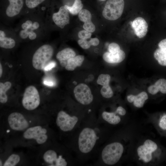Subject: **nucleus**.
I'll return each instance as SVG.
<instances>
[{"instance_id":"nucleus-29","label":"nucleus","mask_w":166,"mask_h":166,"mask_svg":"<svg viewBox=\"0 0 166 166\" xmlns=\"http://www.w3.org/2000/svg\"><path fill=\"white\" fill-rule=\"evenodd\" d=\"M158 90L163 94H166V79L160 78L154 84Z\"/></svg>"},{"instance_id":"nucleus-8","label":"nucleus","mask_w":166,"mask_h":166,"mask_svg":"<svg viewBox=\"0 0 166 166\" xmlns=\"http://www.w3.org/2000/svg\"><path fill=\"white\" fill-rule=\"evenodd\" d=\"M124 5V0H108L102 11V15L106 19L116 20L121 16Z\"/></svg>"},{"instance_id":"nucleus-11","label":"nucleus","mask_w":166,"mask_h":166,"mask_svg":"<svg viewBox=\"0 0 166 166\" xmlns=\"http://www.w3.org/2000/svg\"><path fill=\"white\" fill-rule=\"evenodd\" d=\"M47 130L41 126L38 125L27 128L24 132L23 136L26 139L35 140L38 144H42L48 139Z\"/></svg>"},{"instance_id":"nucleus-27","label":"nucleus","mask_w":166,"mask_h":166,"mask_svg":"<svg viewBox=\"0 0 166 166\" xmlns=\"http://www.w3.org/2000/svg\"><path fill=\"white\" fill-rule=\"evenodd\" d=\"M100 93L102 96L106 99L112 98L113 95V93L109 85L103 86Z\"/></svg>"},{"instance_id":"nucleus-32","label":"nucleus","mask_w":166,"mask_h":166,"mask_svg":"<svg viewBox=\"0 0 166 166\" xmlns=\"http://www.w3.org/2000/svg\"><path fill=\"white\" fill-rule=\"evenodd\" d=\"M77 43L81 47L85 49H89L92 45L90 40L89 41H88L87 39H80L78 40Z\"/></svg>"},{"instance_id":"nucleus-26","label":"nucleus","mask_w":166,"mask_h":166,"mask_svg":"<svg viewBox=\"0 0 166 166\" xmlns=\"http://www.w3.org/2000/svg\"><path fill=\"white\" fill-rule=\"evenodd\" d=\"M20 157L18 154L10 155L4 162L3 166H15L20 161Z\"/></svg>"},{"instance_id":"nucleus-40","label":"nucleus","mask_w":166,"mask_h":166,"mask_svg":"<svg viewBox=\"0 0 166 166\" xmlns=\"http://www.w3.org/2000/svg\"><path fill=\"white\" fill-rule=\"evenodd\" d=\"M2 67L1 63H0V77H1L2 74Z\"/></svg>"},{"instance_id":"nucleus-7","label":"nucleus","mask_w":166,"mask_h":166,"mask_svg":"<svg viewBox=\"0 0 166 166\" xmlns=\"http://www.w3.org/2000/svg\"><path fill=\"white\" fill-rule=\"evenodd\" d=\"M53 53L52 47L48 44L44 45L35 52L32 57V64L34 68L42 70L51 59Z\"/></svg>"},{"instance_id":"nucleus-3","label":"nucleus","mask_w":166,"mask_h":166,"mask_svg":"<svg viewBox=\"0 0 166 166\" xmlns=\"http://www.w3.org/2000/svg\"><path fill=\"white\" fill-rule=\"evenodd\" d=\"M89 113L79 109L70 112L61 110L55 115V126L60 136L68 140L72 136L85 119Z\"/></svg>"},{"instance_id":"nucleus-41","label":"nucleus","mask_w":166,"mask_h":166,"mask_svg":"<svg viewBox=\"0 0 166 166\" xmlns=\"http://www.w3.org/2000/svg\"><path fill=\"white\" fill-rule=\"evenodd\" d=\"M2 160H0V166H2Z\"/></svg>"},{"instance_id":"nucleus-36","label":"nucleus","mask_w":166,"mask_h":166,"mask_svg":"<svg viewBox=\"0 0 166 166\" xmlns=\"http://www.w3.org/2000/svg\"><path fill=\"white\" fill-rule=\"evenodd\" d=\"M33 24V23L31 21L28 20L22 24L21 27L23 30H26L31 27Z\"/></svg>"},{"instance_id":"nucleus-4","label":"nucleus","mask_w":166,"mask_h":166,"mask_svg":"<svg viewBox=\"0 0 166 166\" xmlns=\"http://www.w3.org/2000/svg\"><path fill=\"white\" fill-rule=\"evenodd\" d=\"M164 154L163 148L155 141L147 139L137 147L136 155L138 161L146 165H154L159 163Z\"/></svg>"},{"instance_id":"nucleus-14","label":"nucleus","mask_w":166,"mask_h":166,"mask_svg":"<svg viewBox=\"0 0 166 166\" xmlns=\"http://www.w3.org/2000/svg\"><path fill=\"white\" fill-rule=\"evenodd\" d=\"M135 34L139 38L144 37L148 32V25L143 18L138 17L135 18L131 24Z\"/></svg>"},{"instance_id":"nucleus-18","label":"nucleus","mask_w":166,"mask_h":166,"mask_svg":"<svg viewBox=\"0 0 166 166\" xmlns=\"http://www.w3.org/2000/svg\"><path fill=\"white\" fill-rule=\"evenodd\" d=\"M76 56V53L73 50L69 48H67L58 52L56 55V58L61 65L65 67L67 61L70 58Z\"/></svg>"},{"instance_id":"nucleus-37","label":"nucleus","mask_w":166,"mask_h":166,"mask_svg":"<svg viewBox=\"0 0 166 166\" xmlns=\"http://www.w3.org/2000/svg\"><path fill=\"white\" fill-rule=\"evenodd\" d=\"M19 35L21 38L23 39L26 38L29 36L27 32L24 30H21Z\"/></svg>"},{"instance_id":"nucleus-13","label":"nucleus","mask_w":166,"mask_h":166,"mask_svg":"<svg viewBox=\"0 0 166 166\" xmlns=\"http://www.w3.org/2000/svg\"><path fill=\"white\" fill-rule=\"evenodd\" d=\"M69 11L64 6H61L58 11L53 14L52 19L54 23L58 27L63 29L70 22Z\"/></svg>"},{"instance_id":"nucleus-2","label":"nucleus","mask_w":166,"mask_h":166,"mask_svg":"<svg viewBox=\"0 0 166 166\" xmlns=\"http://www.w3.org/2000/svg\"><path fill=\"white\" fill-rule=\"evenodd\" d=\"M113 138L108 139L100 148L92 165H116L122 160L127 153L128 142L121 136Z\"/></svg>"},{"instance_id":"nucleus-5","label":"nucleus","mask_w":166,"mask_h":166,"mask_svg":"<svg viewBox=\"0 0 166 166\" xmlns=\"http://www.w3.org/2000/svg\"><path fill=\"white\" fill-rule=\"evenodd\" d=\"M44 160L50 166H76L77 164L73 154L66 147L57 144L53 149L43 154Z\"/></svg>"},{"instance_id":"nucleus-6","label":"nucleus","mask_w":166,"mask_h":166,"mask_svg":"<svg viewBox=\"0 0 166 166\" xmlns=\"http://www.w3.org/2000/svg\"><path fill=\"white\" fill-rule=\"evenodd\" d=\"M126 114L125 109L122 106L119 105L113 110H102L96 116L100 122L110 127L121 124Z\"/></svg>"},{"instance_id":"nucleus-24","label":"nucleus","mask_w":166,"mask_h":166,"mask_svg":"<svg viewBox=\"0 0 166 166\" xmlns=\"http://www.w3.org/2000/svg\"><path fill=\"white\" fill-rule=\"evenodd\" d=\"M65 6L68 9L69 12L73 15H76L79 13L82 9L83 5L81 0H75L72 6L65 5Z\"/></svg>"},{"instance_id":"nucleus-10","label":"nucleus","mask_w":166,"mask_h":166,"mask_svg":"<svg viewBox=\"0 0 166 166\" xmlns=\"http://www.w3.org/2000/svg\"><path fill=\"white\" fill-rule=\"evenodd\" d=\"M76 100L80 104L88 106L93 103L94 97L89 87L86 84L81 83L78 85L73 90Z\"/></svg>"},{"instance_id":"nucleus-38","label":"nucleus","mask_w":166,"mask_h":166,"mask_svg":"<svg viewBox=\"0 0 166 166\" xmlns=\"http://www.w3.org/2000/svg\"><path fill=\"white\" fill-rule=\"evenodd\" d=\"M91 45L93 46H96L98 45L100 43L99 39L97 38H91L90 40Z\"/></svg>"},{"instance_id":"nucleus-23","label":"nucleus","mask_w":166,"mask_h":166,"mask_svg":"<svg viewBox=\"0 0 166 166\" xmlns=\"http://www.w3.org/2000/svg\"><path fill=\"white\" fill-rule=\"evenodd\" d=\"M154 56L160 65L166 66V50L160 48L157 49L154 52Z\"/></svg>"},{"instance_id":"nucleus-25","label":"nucleus","mask_w":166,"mask_h":166,"mask_svg":"<svg viewBox=\"0 0 166 166\" xmlns=\"http://www.w3.org/2000/svg\"><path fill=\"white\" fill-rule=\"evenodd\" d=\"M79 20L84 23L92 22V15L90 12L86 9H82L78 14Z\"/></svg>"},{"instance_id":"nucleus-22","label":"nucleus","mask_w":166,"mask_h":166,"mask_svg":"<svg viewBox=\"0 0 166 166\" xmlns=\"http://www.w3.org/2000/svg\"><path fill=\"white\" fill-rule=\"evenodd\" d=\"M11 83L6 81L4 83L0 82V102L1 103H6L8 101V97L6 92L11 88Z\"/></svg>"},{"instance_id":"nucleus-21","label":"nucleus","mask_w":166,"mask_h":166,"mask_svg":"<svg viewBox=\"0 0 166 166\" xmlns=\"http://www.w3.org/2000/svg\"><path fill=\"white\" fill-rule=\"evenodd\" d=\"M15 42L13 38L6 37V34L2 30H0V46L6 49H12L15 45Z\"/></svg>"},{"instance_id":"nucleus-9","label":"nucleus","mask_w":166,"mask_h":166,"mask_svg":"<svg viewBox=\"0 0 166 166\" xmlns=\"http://www.w3.org/2000/svg\"><path fill=\"white\" fill-rule=\"evenodd\" d=\"M40 98L38 92L33 85H30L25 89L22 100L23 106L28 110H33L39 105Z\"/></svg>"},{"instance_id":"nucleus-17","label":"nucleus","mask_w":166,"mask_h":166,"mask_svg":"<svg viewBox=\"0 0 166 166\" xmlns=\"http://www.w3.org/2000/svg\"><path fill=\"white\" fill-rule=\"evenodd\" d=\"M148 99L147 93L143 91L136 95L130 94L127 97V101L130 103H133L134 106L137 108L142 107L145 102Z\"/></svg>"},{"instance_id":"nucleus-1","label":"nucleus","mask_w":166,"mask_h":166,"mask_svg":"<svg viewBox=\"0 0 166 166\" xmlns=\"http://www.w3.org/2000/svg\"><path fill=\"white\" fill-rule=\"evenodd\" d=\"M109 127L100 122L93 112L88 113L68 139L66 145L77 165L93 161L99 150L109 138Z\"/></svg>"},{"instance_id":"nucleus-20","label":"nucleus","mask_w":166,"mask_h":166,"mask_svg":"<svg viewBox=\"0 0 166 166\" xmlns=\"http://www.w3.org/2000/svg\"><path fill=\"white\" fill-rule=\"evenodd\" d=\"M154 119V123L158 131L162 135H166V113L161 114Z\"/></svg>"},{"instance_id":"nucleus-28","label":"nucleus","mask_w":166,"mask_h":166,"mask_svg":"<svg viewBox=\"0 0 166 166\" xmlns=\"http://www.w3.org/2000/svg\"><path fill=\"white\" fill-rule=\"evenodd\" d=\"M111 77L108 74H100L97 78V84L102 86L109 85Z\"/></svg>"},{"instance_id":"nucleus-16","label":"nucleus","mask_w":166,"mask_h":166,"mask_svg":"<svg viewBox=\"0 0 166 166\" xmlns=\"http://www.w3.org/2000/svg\"><path fill=\"white\" fill-rule=\"evenodd\" d=\"M102 57L103 60L107 63H117L121 62L124 60L125 54L123 50L120 49L114 53L106 52L103 54Z\"/></svg>"},{"instance_id":"nucleus-19","label":"nucleus","mask_w":166,"mask_h":166,"mask_svg":"<svg viewBox=\"0 0 166 166\" xmlns=\"http://www.w3.org/2000/svg\"><path fill=\"white\" fill-rule=\"evenodd\" d=\"M84 59V56L81 55L70 58L67 61L65 68L67 70L73 71L82 65Z\"/></svg>"},{"instance_id":"nucleus-33","label":"nucleus","mask_w":166,"mask_h":166,"mask_svg":"<svg viewBox=\"0 0 166 166\" xmlns=\"http://www.w3.org/2000/svg\"><path fill=\"white\" fill-rule=\"evenodd\" d=\"M120 49V47L119 45L116 43H111L109 45L108 50L109 52L110 53H117Z\"/></svg>"},{"instance_id":"nucleus-30","label":"nucleus","mask_w":166,"mask_h":166,"mask_svg":"<svg viewBox=\"0 0 166 166\" xmlns=\"http://www.w3.org/2000/svg\"><path fill=\"white\" fill-rule=\"evenodd\" d=\"M45 0H26V4L29 8H34Z\"/></svg>"},{"instance_id":"nucleus-34","label":"nucleus","mask_w":166,"mask_h":166,"mask_svg":"<svg viewBox=\"0 0 166 166\" xmlns=\"http://www.w3.org/2000/svg\"><path fill=\"white\" fill-rule=\"evenodd\" d=\"M83 28L84 29L92 33L94 32L96 30L95 25L92 22L84 23L83 25Z\"/></svg>"},{"instance_id":"nucleus-12","label":"nucleus","mask_w":166,"mask_h":166,"mask_svg":"<svg viewBox=\"0 0 166 166\" xmlns=\"http://www.w3.org/2000/svg\"><path fill=\"white\" fill-rule=\"evenodd\" d=\"M8 122L10 128L16 131H24L29 126V123L24 116L18 112L11 113L8 117Z\"/></svg>"},{"instance_id":"nucleus-42","label":"nucleus","mask_w":166,"mask_h":166,"mask_svg":"<svg viewBox=\"0 0 166 166\" xmlns=\"http://www.w3.org/2000/svg\"><path fill=\"white\" fill-rule=\"evenodd\" d=\"M102 0V1H105V0Z\"/></svg>"},{"instance_id":"nucleus-35","label":"nucleus","mask_w":166,"mask_h":166,"mask_svg":"<svg viewBox=\"0 0 166 166\" xmlns=\"http://www.w3.org/2000/svg\"><path fill=\"white\" fill-rule=\"evenodd\" d=\"M148 91L149 93L152 95H155L159 91L154 84L150 86L148 88Z\"/></svg>"},{"instance_id":"nucleus-15","label":"nucleus","mask_w":166,"mask_h":166,"mask_svg":"<svg viewBox=\"0 0 166 166\" xmlns=\"http://www.w3.org/2000/svg\"><path fill=\"white\" fill-rule=\"evenodd\" d=\"M9 5L6 10V14L9 17L18 15L20 12L23 5V0H8Z\"/></svg>"},{"instance_id":"nucleus-31","label":"nucleus","mask_w":166,"mask_h":166,"mask_svg":"<svg viewBox=\"0 0 166 166\" xmlns=\"http://www.w3.org/2000/svg\"><path fill=\"white\" fill-rule=\"evenodd\" d=\"M92 33L84 29L79 31L78 33V37L80 39H87L90 38Z\"/></svg>"},{"instance_id":"nucleus-39","label":"nucleus","mask_w":166,"mask_h":166,"mask_svg":"<svg viewBox=\"0 0 166 166\" xmlns=\"http://www.w3.org/2000/svg\"><path fill=\"white\" fill-rule=\"evenodd\" d=\"M158 46L160 48L166 50V39L160 41L158 44Z\"/></svg>"}]
</instances>
